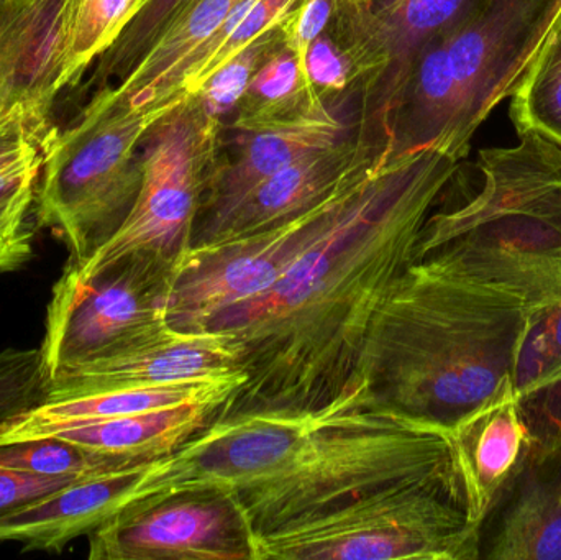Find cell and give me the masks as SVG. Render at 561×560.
Here are the masks:
<instances>
[{
  "label": "cell",
  "mask_w": 561,
  "mask_h": 560,
  "mask_svg": "<svg viewBox=\"0 0 561 560\" xmlns=\"http://www.w3.org/2000/svg\"><path fill=\"white\" fill-rule=\"evenodd\" d=\"M458 170L434 148L388 138L322 236L210 321L206 332L236 342L243 374L219 418L317 411L352 390L373 321Z\"/></svg>",
  "instance_id": "6da1fadb"
},
{
  "label": "cell",
  "mask_w": 561,
  "mask_h": 560,
  "mask_svg": "<svg viewBox=\"0 0 561 560\" xmlns=\"http://www.w3.org/2000/svg\"><path fill=\"white\" fill-rule=\"evenodd\" d=\"M527 318L517 296L415 260L373 321L353 387L365 385L371 407L450 436L513 380Z\"/></svg>",
  "instance_id": "7a4b0ae2"
},
{
  "label": "cell",
  "mask_w": 561,
  "mask_h": 560,
  "mask_svg": "<svg viewBox=\"0 0 561 560\" xmlns=\"http://www.w3.org/2000/svg\"><path fill=\"white\" fill-rule=\"evenodd\" d=\"M253 444L255 482L230 490L253 538L388 483L457 472L450 436L371 407L362 381L317 411L260 414Z\"/></svg>",
  "instance_id": "3957f363"
},
{
  "label": "cell",
  "mask_w": 561,
  "mask_h": 560,
  "mask_svg": "<svg viewBox=\"0 0 561 560\" xmlns=\"http://www.w3.org/2000/svg\"><path fill=\"white\" fill-rule=\"evenodd\" d=\"M516 135L513 147L478 153L477 186L431 214L415 260L435 259L533 309L561 299V147Z\"/></svg>",
  "instance_id": "277c9868"
},
{
  "label": "cell",
  "mask_w": 561,
  "mask_h": 560,
  "mask_svg": "<svg viewBox=\"0 0 561 560\" xmlns=\"http://www.w3.org/2000/svg\"><path fill=\"white\" fill-rule=\"evenodd\" d=\"M556 0H488L419 52L399 138L455 161L511 98L549 28Z\"/></svg>",
  "instance_id": "5b68a950"
},
{
  "label": "cell",
  "mask_w": 561,
  "mask_h": 560,
  "mask_svg": "<svg viewBox=\"0 0 561 560\" xmlns=\"http://www.w3.org/2000/svg\"><path fill=\"white\" fill-rule=\"evenodd\" d=\"M457 472L415 477L294 519L253 539V560H477Z\"/></svg>",
  "instance_id": "8992f818"
},
{
  "label": "cell",
  "mask_w": 561,
  "mask_h": 560,
  "mask_svg": "<svg viewBox=\"0 0 561 560\" xmlns=\"http://www.w3.org/2000/svg\"><path fill=\"white\" fill-rule=\"evenodd\" d=\"M164 114L95 91L78 121L56 134L39 171L33 219L68 245L71 265L84 263L127 219L141 186V140Z\"/></svg>",
  "instance_id": "52a82bcc"
},
{
  "label": "cell",
  "mask_w": 561,
  "mask_h": 560,
  "mask_svg": "<svg viewBox=\"0 0 561 560\" xmlns=\"http://www.w3.org/2000/svg\"><path fill=\"white\" fill-rule=\"evenodd\" d=\"M220 125L197 95L158 118L141 140V186L127 219L84 263L66 266L89 276L134 253L181 259L220 161Z\"/></svg>",
  "instance_id": "ba28073f"
},
{
  "label": "cell",
  "mask_w": 561,
  "mask_h": 560,
  "mask_svg": "<svg viewBox=\"0 0 561 560\" xmlns=\"http://www.w3.org/2000/svg\"><path fill=\"white\" fill-rule=\"evenodd\" d=\"M178 260L134 253L89 276L65 266L53 286L39 347L45 387L61 372L167 335Z\"/></svg>",
  "instance_id": "9c48e42d"
},
{
  "label": "cell",
  "mask_w": 561,
  "mask_h": 560,
  "mask_svg": "<svg viewBox=\"0 0 561 560\" xmlns=\"http://www.w3.org/2000/svg\"><path fill=\"white\" fill-rule=\"evenodd\" d=\"M358 176L343 183L306 213L268 229L190 247L174 270L168 308L171 328L181 332H206L220 312L273 285L284 270L322 236Z\"/></svg>",
  "instance_id": "30bf717a"
},
{
  "label": "cell",
  "mask_w": 561,
  "mask_h": 560,
  "mask_svg": "<svg viewBox=\"0 0 561 560\" xmlns=\"http://www.w3.org/2000/svg\"><path fill=\"white\" fill-rule=\"evenodd\" d=\"M488 0H339V42L352 53L365 114L379 137L398 135L419 52Z\"/></svg>",
  "instance_id": "8fae6325"
},
{
  "label": "cell",
  "mask_w": 561,
  "mask_h": 560,
  "mask_svg": "<svg viewBox=\"0 0 561 560\" xmlns=\"http://www.w3.org/2000/svg\"><path fill=\"white\" fill-rule=\"evenodd\" d=\"M89 538L91 560H253V533L230 490L158 496L125 510Z\"/></svg>",
  "instance_id": "7c38bea8"
},
{
  "label": "cell",
  "mask_w": 561,
  "mask_h": 560,
  "mask_svg": "<svg viewBox=\"0 0 561 560\" xmlns=\"http://www.w3.org/2000/svg\"><path fill=\"white\" fill-rule=\"evenodd\" d=\"M168 456L81 477L58 492L0 516V542L59 552L138 503L167 495Z\"/></svg>",
  "instance_id": "4fadbf2b"
},
{
  "label": "cell",
  "mask_w": 561,
  "mask_h": 560,
  "mask_svg": "<svg viewBox=\"0 0 561 560\" xmlns=\"http://www.w3.org/2000/svg\"><path fill=\"white\" fill-rule=\"evenodd\" d=\"M353 137L350 125L327 95L313 94L293 114L239 134L240 151L232 161H219L204 197L196 236L219 220L250 190L284 168L336 147Z\"/></svg>",
  "instance_id": "5bb4252c"
},
{
  "label": "cell",
  "mask_w": 561,
  "mask_h": 560,
  "mask_svg": "<svg viewBox=\"0 0 561 560\" xmlns=\"http://www.w3.org/2000/svg\"><path fill=\"white\" fill-rule=\"evenodd\" d=\"M229 377H243L239 348L230 335L171 329L150 344L61 372L46 384L45 400Z\"/></svg>",
  "instance_id": "9a60e30c"
},
{
  "label": "cell",
  "mask_w": 561,
  "mask_h": 560,
  "mask_svg": "<svg viewBox=\"0 0 561 560\" xmlns=\"http://www.w3.org/2000/svg\"><path fill=\"white\" fill-rule=\"evenodd\" d=\"M450 443L468 518L483 528L536 454L513 380L460 421Z\"/></svg>",
  "instance_id": "2e32d148"
},
{
  "label": "cell",
  "mask_w": 561,
  "mask_h": 560,
  "mask_svg": "<svg viewBox=\"0 0 561 560\" xmlns=\"http://www.w3.org/2000/svg\"><path fill=\"white\" fill-rule=\"evenodd\" d=\"M386 140L353 135L330 150L284 168L256 184L219 220L199 230L191 247L249 236L306 213L365 171Z\"/></svg>",
  "instance_id": "e0dca14e"
},
{
  "label": "cell",
  "mask_w": 561,
  "mask_h": 560,
  "mask_svg": "<svg viewBox=\"0 0 561 560\" xmlns=\"http://www.w3.org/2000/svg\"><path fill=\"white\" fill-rule=\"evenodd\" d=\"M76 0H12L0 20V108L51 115L68 85Z\"/></svg>",
  "instance_id": "ac0fdd59"
},
{
  "label": "cell",
  "mask_w": 561,
  "mask_h": 560,
  "mask_svg": "<svg viewBox=\"0 0 561 560\" xmlns=\"http://www.w3.org/2000/svg\"><path fill=\"white\" fill-rule=\"evenodd\" d=\"M243 2L245 0H184L131 71L99 91L147 114L170 111L178 102V82L187 62Z\"/></svg>",
  "instance_id": "d6986e66"
},
{
  "label": "cell",
  "mask_w": 561,
  "mask_h": 560,
  "mask_svg": "<svg viewBox=\"0 0 561 560\" xmlns=\"http://www.w3.org/2000/svg\"><path fill=\"white\" fill-rule=\"evenodd\" d=\"M483 558L561 560V454L533 457L484 523Z\"/></svg>",
  "instance_id": "ffe728a7"
},
{
  "label": "cell",
  "mask_w": 561,
  "mask_h": 560,
  "mask_svg": "<svg viewBox=\"0 0 561 560\" xmlns=\"http://www.w3.org/2000/svg\"><path fill=\"white\" fill-rule=\"evenodd\" d=\"M230 385H243V377L219 380L178 381L157 387L95 391L65 400H43L0 426V446L42 439L91 421L161 410L209 397Z\"/></svg>",
  "instance_id": "44dd1931"
},
{
  "label": "cell",
  "mask_w": 561,
  "mask_h": 560,
  "mask_svg": "<svg viewBox=\"0 0 561 560\" xmlns=\"http://www.w3.org/2000/svg\"><path fill=\"white\" fill-rule=\"evenodd\" d=\"M510 99L516 134L536 132L561 147V7Z\"/></svg>",
  "instance_id": "7402d4cb"
},
{
  "label": "cell",
  "mask_w": 561,
  "mask_h": 560,
  "mask_svg": "<svg viewBox=\"0 0 561 560\" xmlns=\"http://www.w3.org/2000/svg\"><path fill=\"white\" fill-rule=\"evenodd\" d=\"M300 0H245L210 36L181 72L176 101L193 95L243 49L278 28Z\"/></svg>",
  "instance_id": "603a6c76"
},
{
  "label": "cell",
  "mask_w": 561,
  "mask_h": 560,
  "mask_svg": "<svg viewBox=\"0 0 561 560\" xmlns=\"http://www.w3.org/2000/svg\"><path fill=\"white\" fill-rule=\"evenodd\" d=\"M317 91L306 81L299 56L280 45L256 71L240 101L233 121L237 134L255 130L268 122L293 114Z\"/></svg>",
  "instance_id": "cb8c5ba5"
},
{
  "label": "cell",
  "mask_w": 561,
  "mask_h": 560,
  "mask_svg": "<svg viewBox=\"0 0 561 560\" xmlns=\"http://www.w3.org/2000/svg\"><path fill=\"white\" fill-rule=\"evenodd\" d=\"M151 0H76L68 85L78 84Z\"/></svg>",
  "instance_id": "d4e9b609"
},
{
  "label": "cell",
  "mask_w": 561,
  "mask_h": 560,
  "mask_svg": "<svg viewBox=\"0 0 561 560\" xmlns=\"http://www.w3.org/2000/svg\"><path fill=\"white\" fill-rule=\"evenodd\" d=\"M561 378V299L529 309L526 331L513 372L517 400L550 387Z\"/></svg>",
  "instance_id": "484cf974"
},
{
  "label": "cell",
  "mask_w": 561,
  "mask_h": 560,
  "mask_svg": "<svg viewBox=\"0 0 561 560\" xmlns=\"http://www.w3.org/2000/svg\"><path fill=\"white\" fill-rule=\"evenodd\" d=\"M128 466L135 464L84 449L56 436L0 446V467L36 476H91Z\"/></svg>",
  "instance_id": "4316f807"
},
{
  "label": "cell",
  "mask_w": 561,
  "mask_h": 560,
  "mask_svg": "<svg viewBox=\"0 0 561 560\" xmlns=\"http://www.w3.org/2000/svg\"><path fill=\"white\" fill-rule=\"evenodd\" d=\"M43 163L0 174V275L16 272L32 260L33 232L26 220L33 213Z\"/></svg>",
  "instance_id": "83f0119b"
},
{
  "label": "cell",
  "mask_w": 561,
  "mask_h": 560,
  "mask_svg": "<svg viewBox=\"0 0 561 560\" xmlns=\"http://www.w3.org/2000/svg\"><path fill=\"white\" fill-rule=\"evenodd\" d=\"M183 2L184 0H151L112 48L98 59L88 88L94 92L124 79L147 52L171 13Z\"/></svg>",
  "instance_id": "f1b7e54d"
},
{
  "label": "cell",
  "mask_w": 561,
  "mask_h": 560,
  "mask_svg": "<svg viewBox=\"0 0 561 560\" xmlns=\"http://www.w3.org/2000/svg\"><path fill=\"white\" fill-rule=\"evenodd\" d=\"M280 45H283V35L278 26L256 39L249 48L243 49L216 75L210 76L206 84L193 95L199 98L210 115L222 121L226 115L237 111L253 76Z\"/></svg>",
  "instance_id": "f546056e"
},
{
  "label": "cell",
  "mask_w": 561,
  "mask_h": 560,
  "mask_svg": "<svg viewBox=\"0 0 561 560\" xmlns=\"http://www.w3.org/2000/svg\"><path fill=\"white\" fill-rule=\"evenodd\" d=\"M56 134L51 115L23 105L0 108V174L43 163Z\"/></svg>",
  "instance_id": "4dcf8cb0"
},
{
  "label": "cell",
  "mask_w": 561,
  "mask_h": 560,
  "mask_svg": "<svg viewBox=\"0 0 561 560\" xmlns=\"http://www.w3.org/2000/svg\"><path fill=\"white\" fill-rule=\"evenodd\" d=\"M302 66L307 84L327 98L345 94L353 85H359L362 82L352 53L329 32L313 39L307 49Z\"/></svg>",
  "instance_id": "1f68e13d"
},
{
  "label": "cell",
  "mask_w": 561,
  "mask_h": 560,
  "mask_svg": "<svg viewBox=\"0 0 561 560\" xmlns=\"http://www.w3.org/2000/svg\"><path fill=\"white\" fill-rule=\"evenodd\" d=\"M536 441L534 456L561 453V378L550 387L519 400Z\"/></svg>",
  "instance_id": "d6a6232c"
},
{
  "label": "cell",
  "mask_w": 561,
  "mask_h": 560,
  "mask_svg": "<svg viewBox=\"0 0 561 560\" xmlns=\"http://www.w3.org/2000/svg\"><path fill=\"white\" fill-rule=\"evenodd\" d=\"M339 0H300L279 25L283 43L304 62L313 39L329 32Z\"/></svg>",
  "instance_id": "836d02e7"
},
{
  "label": "cell",
  "mask_w": 561,
  "mask_h": 560,
  "mask_svg": "<svg viewBox=\"0 0 561 560\" xmlns=\"http://www.w3.org/2000/svg\"><path fill=\"white\" fill-rule=\"evenodd\" d=\"M84 476H36L0 467V516L32 505Z\"/></svg>",
  "instance_id": "e575fe53"
},
{
  "label": "cell",
  "mask_w": 561,
  "mask_h": 560,
  "mask_svg": "<svg viewBox=\"0 0 561 560\" xmlns=\"http://www.w3.org/2000/svg\"><path fill=\"white\" fill-rule=\"evenodd\" d=\"M10 3H12V0H0V20H2L3 15H5L7 10H9Z\"/></svg>",
  "instance_id": "d590c367"
},
{
  "label": "cell",
  "mask_w": 561,
  "mask_h": 560,
  "mask_svg": "<svg viewBox=\"0 0 561 560\" xmlns=\"http://www.w3.org/2000/svg\"><path fill=\"white\" fill-rule=\"evenodd\" d=\"M560 7H561V0H556V2H553L552 13H550L549 25H550V22H552L553 16H556V13L559 12Z\"/></svg>",
  "instance_id": "8d00e7d4"
},
{
  "label": "cell",
  "mask_w": 561,
  "mask_h": 560,
  "mask_svg": "<svg viewBox=\"0 0 561 560\" xmlns=\"http://www.w3.org/2000/svg\"><path fill=\"white\" fill-rule=\"evenodd\" d=\"M559 454H561V453H559Z\"/></svg>",
  "instance_id": "74e56055"
}]
</instances>
